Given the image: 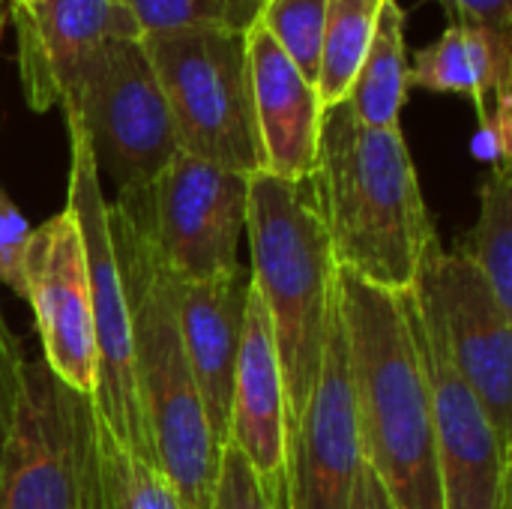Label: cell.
Masks as SVG:
<instances>
[{
    "instance_id": "1",
    "label": "cell",
    "mask_w": 512,
    "mask_h": 509,
    "mask_svg": "<svg viewBox=\"0 0 512 509\" xmlns=\"http://www.w3.org/2000/svg\"><path fill=\"white\" fill-rule=\"evenodd\" d=\"M363 462L396 509H444L435 414L417 345V300L345 270L336 279Z\"/></svg>"
},
{
    "instance_id": "2",
    "label": "cell",
    "mask_w": 512,
    "mask_h": 509,
    "mask_svg": "<svg viewBox=\"0 0 512 509\" xmlns=\"http://www.w3.org/2000/svg\"><path fill=\"white\" fill-rule=\"evenodd\" d=\"M309 180L339 270L411 291L438 237L402 129L363 126L345 102L324 108Z\"/></svg>"
},
{
    "instance_id": "3",
    "label": "cell",
    "mask_w": 512,
    "mask_h": 509,
    "mask_svg": "<svg viewBox=\"0 0 512 509\" xmlns=\"http://www.w3.org/2000/svg\"><path fill=\"white\" fill-rule=\"evenodd\" d=\"M108 225L129 303L132 375L153 462L186 509H210L222 450L213 444L183 348L174 279L117 201H108Z\"/></svg>"
},
{
    "instance_id": "4",
    "label": "cell",
    "mask_w": 512,
    "mask_h": 509,
    "mask_svg": "<svg viewBox=\"0 0 512 509\" xmlns=\"http://www.w3.org/2000/svg\"><path fill=\"white\" fill-rule=\"evenodd\" d=\"M252 285L267 309L285 381L288 435L297 426L321 372L336 315L339 264L321 219L312 180L249 174Z\"/></svg>"
},
{
    "instance_id": "5",
    "label": "cell",
    "mask_w": 512,
    "mask_h": 509,
    "mask_svg": "<svg viewBox=\"0 0 512 509\" xmlns=\"http://www.w3.org/2000/svg\"><path fill=\"white\" fill-rule=\"evenodd\" d=\"M0 509H111L93 396L24 360L15 423L0 459Z\"/></svg>"
},
{
    "instance_id": "6",
    "label": "cell",
    "mask_w": 512,
    "mask_h": 509,
    "mask_svg": "<svg viewBox=\"0 0 512 509\" xmlns=\"http://www.w3.org/2000/svg\"><path fill=\"white\" fill-rule=\"evenodd\" d=\"M180 153L240 174L264 171L246 33L177 30L141 36Z\"/></svg>"
},
{
    "instance_id": "7",
    "label": "cell",
    "mask_w": 512,
    "mask_h": 509,
    "mask_svg": "<svg viewBox=\"0 0 512 509\" xmlns=\"http://www.w3.org/2000/svg\"><path fill=\"white\" fill-rule=\"evenodd\" d=\"M60 111L84 129L96 171L114 183L117 201L141 198L180 153L141 39L102 45L75 75Z\"/></svg>"
},
{
    "instance_id": "8",
    "label": "cell",
    "mask_w": 512,
    "mask_h": 509,
    "mask_svg": "<svg viewBox=\"0 0 512 509\" xmlns=\"http://www.w3.org/2000/svg\"><path fill=\"white\" fill-rule=\"evenodd\" d=\"M69 129V186L66 210L75 216L90 276L93 303V336H96V390L93 405L99 423L135 456L153 462L147 429L141 420V405L132 375V333H129V303L123 291V276L114 255V237L108 225V201L102 192V177L96 171L90 144L75 117H66ZM156 465V462H153Z\"/></svg>"
},
{
    "instance_id": "9",
    "label": "cell",
    "mask_w": 512,
    "mask_h": 509,
    "mask_svg": "<svg viewBox=\"0 0 512 509\" xmlns=\"http://www.w3.org/2000/svg\"><path fill=\"white\" fill-rule=\"evenodd\" d=\"M147 234L174 282L234 273L249 213V174L177 153L135 201H117Z\"/></svg>"
},
{
    "instance_id": "10",
    "label": "cell",
    "mask_w": 512,
    "mask_h": 509,
    "mask_svg": "<svg viewBox=\"0 0 512 509\" xmlns=\"http://www.w3.org/2000/svg\"><path fill=\"white\" fill-rule=\"evenodd\" d=\"M414 300L492 429L512 450V312L462 252H444L441 243L423 261Z\"/></svg>"
},
{
    "instance_id": "11",
    "label": "cell",
    "mask_w": 512,
    "mask_h": 509,
    "mask_svg": "<svg viewBox=\"0 0 512 509\" xmlns=\"http://www.w3.org/2000/svg\"><path fill=\"white\" fill-rule=\"evenodd\" d=\"M24 300L36 315L45 366L72 390H96V336L87 252L75 216L63 207L30 231Z\"/></svg>"
},
{
    "instance_id": "12",
    "label": "cell",
    "mask_w": 512,
    "mask_h": 509,
    "mask_svg": "<svg viewBox=\"0 0 512 509\" xmlns=\"http://www.w3.org/2000/svg\"><path fill=\"white\" fill-rule=\"evenodd\" d=\"M360 468L363 444L336 300L318 381L288 435L285 504L288 509H348Z\"/></svg>"
},
{
    "instance_id": "13",
    "label": "cell",
    "mask_w": 512,
    "mask_h": 509,
    "mask_svg": "<svg viewBox=\"0 0 512 509\" xmlns=\"http://www.w3.org/2000/svg\"><path fill=\"white\" fill-rule=\"evenodd\" d=\"M417 345L429 378L444 509H510V447L453 369L417 306Z\"/></svg>"
},
{
    "instance_id": "14",
    "label": "cell",
    "mask_w": 512,
    "mask_h": 509,
    "mask_svg": "<svg viewBox=\"0 0 512 509\" xmlns=\"http://www.w3.org/2000/svg\"><path fill=\"white\" fill-rule=\"evenodd\" d=\"M18 39V75L33 111L60 108L81 66L114 39H141L117 0H48L9 6Z\"/></svg>"
},
{
    "instance_id": "15",
    "label": "cell",
    "mask_w": 512,
    "mask_h": 509,
    "mask_svg": "<svg viewBox=\"0 0 512 509\" xmlns=\"http://www.w3.org/2000/svg\"><path fill=\"white\" fill-rule=\"evenodd\" d=\"M225 447H234L261 480H267L276 489H285V468H288L285 381L273 342V327L255 285L249 288V300H246Z\"/></svg>"
},
{
    "instance_id": "16",
    "label": "cell",
    "mask_w": 512,
    "mask_h": 509,
    "mask_svg": "<svg viewBox=\"0 0 512 509\" xmlns=\"http://www.w3.org/2000/svg\"><path fill=\"white\" fill-rule=\"evenodd\" d=\"M249 288L252 273L246 267L204 282H174L183 348L195 375L213 444L219 450H225L228 435Z\"/></svg>"
},
{
    "instance_id": "17",
    "label": "cell",
    "mask_w": 512,
    "mask_h": 509,
    "mask_svg": "<svg viewBox=\"0 0 512 509\" xmlns=\"http://www.w3.org/2000/svg\"><path fill=\"white\" fill-rule=\"evenodd\" d=\"M246 48L264 171L282 180H309L324 120L321 96L258 24L246 33Z\"/></svg>"
},
{
    "instance_id": "18",
    "label": "cell",
    "mask_w": 512,
    "mask_h": 509,
    "mask_svg": "<svg viewBox=\"0 0 512 509\" xmlns=\"http://www.w3.org/2000/svg\"><path fill=\"white\" fill-rule=\"evenodd\" d=\"M408 87L468 96L483 120L495 93L512 87V33L447 24V30L408 60Z\"/></svg>"
},
{
    "instance_id": "19",
    "label": "cell",
    "mask_w": 512,
    "mask_h": 509,
    "mask_svg": "<svg viewBox=\"0 0 512 509\" xmlns=\"http://www.w3.org/2000/svg\"><path fill=\"white\" fill-rule=\"evenodd\" d=\"M408 99V45L405 12L396 0H387L372 36V45L360 63V72L348 90L345 105L372 129H399V117Z\"/></svg>"
},
{
    "instance_id": "20",
    "label": "cell",
    "mask_w": 512,
    "mask_h": 509,
    "mask_svg": "<svg viewBox=\"0 0 512 509\" xmlns=\"http://www.w3.org/2000/svg\"><path fill=\"white\" fill-rule=\"evenodd\" d=\"M489 282L498 303L512 312V168L492 162L480 186V213L459 249Z\"/></svg>"
},
{
    "instance_id": "21",
    "label": "cell",
    "mask_w": 512,
    "mask_h": 509,
    "mask_svg": "<svg viewBox=\"0 0 512 509\" xmlns=\"http://www.w3.org/2000/svg\"><path fill=\"white\" fill-rule=\"evenodd\" d=\"M384 3L387 0H327L321 63L315 81L324 108L348 99V90L372 45Z\"/></svg>"
},
{
    "instance_id": "22",
    "label": "cell",
    "mask_w": 512,
    "mask_h": 509,
    "mask_svg": "<svg viewBox=\"0 0 512 509\" xmlns=\"http://www.w3.org/2000/svg\"><path fill=\"white\" fill-rule=\"evenodd\" d=\"M141 36L177 30H234L249 33L264 0H117Z\"/></svg>"
},
{
    "instance_id": "23",
    "label": "cell",
    "mask_w": 512,
    "mask_h": 509,
    "mask_svg": "<svg viewBox=\"0 0 512 509\" xmlns=\"http://www.w3.org/2000/svg\"><path fill=\"white\" fill-rule=\"evenodd\" d=\"M102 474L111 509H186L171 480L147 459L126 450L102 423Z\"/></svg>"
},
{
    "instance_id": "24",
    "label": "cell",
    "mask_w": 512,
    "mask_h": 509,
    "mask_svg": "<svg viewBox=\"0 0 512 509\" xmlns=\"http://www.w3.org/2000/svg\"><path fill=\"white\" fill-rule=\"evenodd\" d=\"M324 18L327 0H264L255 24L279 45V51L300 69V75L315 84Z\"/></svg>"
},
{
    "instance_id": "25",
    "label": "cell",
    "mask_w": 512,
    "mask_h": 509,
    "mask_svg": "<svg viewBox=\"0 0 512 509\" xmlns=\"http://www.w3.org/2000/svg\"><path fill=\"white\" fill-rule=\"evenodd\" d=\"M210 509H288V504L285 489H276L267 480H261L234 447H225L219 456V474Z\"/></svg>"
},
{
    "instance_id": "26",
    "label": "cell",
    "mask_w": 512,
    "mask_h": 509,
    "mask_svg": "<svg viewBox=\"0 0 512 509\" xmlns=\"http://www.w3.org/2000/svg\"><path fill=\"white\" fill-rule=\"evenodd\" d=\"M30 240V225L21 210L0 189V282L24 297V252Z\"/></svg>"
},
{
    "instance_id": "27",
    "label": "cell",
    "mask_w": 512,
    "mask_h": 509,
    "mask_svg": "<svg viewBox=\"0 0 512 509\" xmlns=\"http://www.w3.org/2000/svg\"><path fill=\"white\" fill-rule=\"evenodd\" d=\"M21 372H24V354L9 330L3 309H0V459L15 423V408H18V393H21Z\"/></svg>"
},
{
    "instance_id": "28",
    "label": "cell",
    "mask_w": 512,
    "mask_h": 509,
    "mask_svg": "<svg viewBox=\"0 0 512 509\" xmlns=\"http://www.w3.org/2000/svg\"><path fill=\"white\" fill-rule=\"evenodd\" d=\"M450 24H477L512 33V0H441Z\"/></svg>"
},
{
    "instance_id": "29",
    "label": "cell",
    "mask_w": 512,
    "mask_h": 509,
    "mask_svg": "<svg viewBox=\"0 0 512 509\" xmlns=\"http://www.w3.org/2000/svg\"><path fill=\"white\" fill-rule=\"evenodd\" d=\"M348 509H396L390 495L384 492L381 480L372 474V468L363 462L357 483H354V495H351V507Z\"/></svg>"
},
{
    "instance_id": "30",
    "label": "cell",
    "mask_w": 512,
    "mask_h": 509,
    "mask_svg": "<svg viewBox=\"0 0 512 509\" xmlns=\"http://www.w3.org/2000/svg\"><path fill=\"white\" fill-rule=\"evenodd\" d=\"M9 6H36V3H48V0H6Z\"/></svg>"
},
{
    "instance_id": "31",
    "label": "cell",
    "mask_w": 512,
    "mask_h": 509,
    "mask_svg": "<svg viewBox=\"0 0 512 509\" xmlns=\"http://www.w3.org/2000/svg\"><path fill=\"white\" fill-rule=\"evenodd\" d=\"M9 12H6V3H0V33H3V24H6Z\"/></svg>"
},
{
    "instance_id": "32",
    "label": "cell",
    "mask_w": 512,
    "mask_h": 509,
    "mask_svg": "<svg viewBox=\"0 0 512 509\" xmlns=\"http://www.w3.org/2000/svg\"><path fill=\"white\" fill-rule=\"evenodd\" d=\"M0 3H6V0H0Z\"/></svg>"
}]
</instances>
